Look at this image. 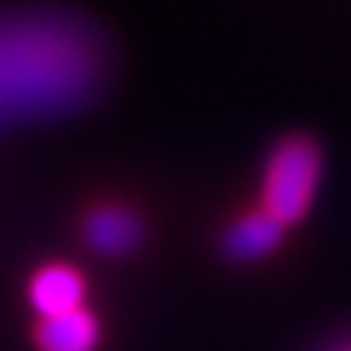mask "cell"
Here are the masks:
<instances>
[{
	"instance_id": "obj_1",
	"label": "cell",
	"mask_w": 351,
	"mask_h": 351,
	"mask_svg": "<svg viewBox=\"0 0 351 351\" xmlns=\"http://www.w3.org/2000/svg\"><path fill=\"white\" fill-rule=\"evenodd\" d=\"M108 78V43L65 10L0 13V127L88 108Z\"/></svg>"
},
{
	"instance_id": "obj_2",
	"label": "cell",
	"mask_w": 351,
	"mask_h": 351,
	"mask_svg": "<svg viewBox=\"0 0 351 351\" xmlns=\"http://www.w3.org/2000/svg\"><path fill=\"white\" fill-rule=\"evenodd\" d=\"M322 176V156L309 137H287L276 143L263 173V212L280 225H293L309 212Z\"/></svg>"
},
{
	"instance_id": "obj_3",
	"label": "cell",
	"mask_w": 351,
	"mask_h": 351,
	"mask_svg": "<svg viewBox=\"0 0 351 351\" xmlns=\"http://www.w3.org/2000/svg\"><path fill=\"white\" fill-rule=\"evenodd\" d=\"M82 238L95 254L127 257L143 244V221L124 205H98L82 221Z\"/></svg>"
},
{
	"instance_id": "obj_4",
	"label": "cell",
	"mask_w": 351,
	"mask_h": 351,
	"mask_svg": "<svg viewBox=\"0 0 351 351\" xmlns=\"http://www.w3.org/2000/svg\"><path fill=\"white\" fill-rule=\"evenodd\" d=\"M82 300H85V280L69 263H49L29 280V306L39 313V319L78 309Z\"/></svg>"
},
{
	"instance_id": "obj_5",
	"label": "cell",
	"mask_w": 351,
	"mask_h": 351,
	"mask_svg": "<svg viewBox=\"0 0 351 351\" xmlns=\"http://www.w3.org/2000/svg\"><path fill=\"white\" fill-rule=\"evenodd\" d=\"M283 228L287 225H280L270 212L244 215V218H238L234 225L225 228V234H221V254L234 263L261 261V257H267V254L280 244Z\"/></svg>"
},
{
	"instance_id": "obj_6",
	"label": "cell",
	"mask_w": 351,
	"mask_h": 351,
	"mask_svg": "<svg viewBox=\"0 0 351 351\" xmlns=\"http://www.w3.org/2000/svg\"><path fill=\"white\" fill-rule=\"evenodd\" d=\"M101 341L98 319L85 306L69 313L39 319L36 326V348L39 351H95Z\"/></svg>"
},
{
	"instance_id": "obj_7",
	"label": "cell",
	"mask_w": 351,
	"mask_h": 351,
	"mask_svg": "<svg viewBox=\"0 0 351 351\" xmlns=\"http://www.w3.org/2000/svg\"><path fill=\"white\" fill-rule=\"evenodd\" d=\"M335 351H351V345H341V348H335Z\"/></svg>"
}]
</instances>
